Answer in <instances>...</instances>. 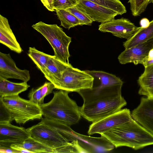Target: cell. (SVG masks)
<instances>
[{
	"instance_id": "obj_1",
	"label": "cell",
	"mask_w": 153,
	"mask_h": 153,
	"mask_svg": "<svg viewBox=\"0 0 153 153\" xmlns=\"http://www.w3.org/2000/svg\"><path fill=\"white\" fill-rule=\"evenodd\" d=\"M100 134L116 148L126 146L137 150L153 145V135L132 117L126 123Z\"/></svg>"
},
{
	"instance_id": "obj_2",
	"label": "cell",
	"mask_w": 153,
	"mask_h": 153,
	"mask_svg": "<svg viewBox=\"0 0 153 153\" xmlns=\"http://www.w3.org/2000/svg\"><path fill=\"white\" fill-rule=\"evenodd\" d=\"M54 91L49 102L40 105L45 118L56 120L71 126L81 119L80 107L68 95V92L61 90Z\"/></svg>"
},
{
	"instance_id": "obj_3",
	"label": "cell",
	"mask_w": 153,
	"mask_h": 153,
	"mask_svg": "<svg viewBox=\"0 0 153 153\" xmlns=\"http://www.w3.org/2000/svg\"><path fill=\"white\" fill-rule=\"evenodd\" d=\"M86 71L94 78L91 88L77 92L82 97L84 104L121 96L123 81L114 75L100 71Z\"/></svg>"
},
{
	"instance_id": "obj_4",
	"label": "cell",
	"mask_w": 153,
	"mask_h": 153,
	"mask_svg": "<svg viewBox=\"0 0 153 153\" xmlns=\"http://www.w3.org/2000/svg\"><path fill=\"white\" fill-rule=\"evenodd\" d=\"M27 129L31 137L51 149L53 153H79L73 143L40 122Z\"/></svg>"
},
{
	"instance_id": "obj_5",
	"label": "cell",
	"mask_w": 153,
	"mask_h": 153,
	"mask_svg": "<svg viewBox=\"0 0 153 153\" xmlns=\"http://www.w3.org/2000/svg\"><path fill=\"white\" fill-rule=\"evenodd\" d=\"M32 27L41 33L51 45L54 56L62 62L70 64L69 47L71 38L56 24H48L42 21L33 25Z\"/></svg>"
},
{
	"instance_id": "obj_6",
	"label": "cell",
	"mask_w": 153,
	"mask_h": 153,
	"mask_svg": "<svg viewBox=\"0 0 153 153\" xmlns=\"http://www.w3.org/2000/svg\"><path fill=\"white\" fill-rule=\"evenodd\" d=\"M0 101L10 113L16 122L24 124L28 121L41 119L42 114L40 105L19 95L0 98Z\"/></svg>"
},
{
	"instance_id": "obj_7",
	"label": "cell",
	"mask_w": 153,
	"mask_h": 153,
	"mask_svg": "<svg viewBox=\"0 0 153 153\" xmlns=\"http://www.w3.org/2000/svg\"><path fill=\"white\" fill-rule=\"evenodd\" d=\"M127 102L122 96L83 104L80 107L81 116L94 122L116 112L126 106Z\"/></svg>"
},
{
	"instance_id": "obj_8",
	"label": "cell",
	"mask_w": 153,
	"mask_h": 153,
	"mask_svg": "<svg viewBox=\"0 0 153 153\" xmlns=\"http://www.w3.org/2000/svg\"><path fill=\"white\" fill-rule=\"evenodd\" d=\"M94 81V77L86 71H81L71 66L62 72L61 80L56 88L69 92H77L91 88Z\"/></svg>"
},
{
	"instance_id": "obj_9",
	"label": "cell",
	"mask_w": 153,
	"mask_h": 153,
	"mask_svg": "<svg viewBox=\"0 0 153 153\" xmlns=\"http://www.w3.org/2000/svg\"><path fill=\"white\" fill-rule=\"evenodd\" d=\"M132 118L129 109L125 108L92 123L89 126L88 133L89 135L100 134L110 129L124 124Z\"/></svg>"
},
{
	"instance_id": "obj_10",
	"label": "cell",
	"mask_w": 153,
	"mask_h": 153,
	"mask_svg": "<svg viewBox=\"0 0 153 153\" xmlns=\"http://www.w3.org/2000/svg\"><path fill=\"white\" fill-rule=\"evenodd\" d=\"M141 28L136 26L128 19L122 18L101 23L98 29L102 32L110 33L116 37L128 40Z\"/></svg>"
},
{
	"instance_id": "obj_11",
	"label": "cell",
	"mask_w": 153,
	"mask_h": 153,
	"mask_svg": "<svg viewBox=\"0 0 153 153\" xmlns=\"http://www.w3.org/2000/svg\"><path fill=\"white\" fill-rule=\"evenodd\" d=\"M27 129L11 124L0 123V147H10L13 144L21 143L30 137Z\"/></svg>"
},
{
	"instance_id": "obj_12",
	"label": "cell",
	"mask_w": 153,
	"mask_h": 153,
	"mask_svg": "<svg viewBox=\"0 0 153 153\" xmlns=\"http://www.w3.org/2000/svg\"><path fill=\"white\" fill-rule=\"evenodd\" d=\"M153 49V37L144 42L128 49H126L119 56L120 63L125 64L132 63L135 65L143 64L144 59Z\"/></svg>"
},
{
	"instance_id": "obj_13",
	"label": "cell",
	"mask_w": 153,
	"mask_h": 153,
	"mask_svg": "<svg viewBox=\"0 0 153 153\" xmlns=\"http://www.w3.org/2000/svg\"><path fill=\"white\" fill-rule=\"evenodd\" d=\"M132 117L153 135V97H142L131 113Z\"/></svg>"
},
{
	"instance_id": "obj_14",
	"label": "cell",
	"mask_w": 153,
	"mask_h": 153,
	"mask_svg": "<svg viewBox=\"0 0 153 153\" xmlns=\"http://www.w3.org/2000/svg\"><path fill=\"white\" fill-rule=\"evenodd\" d=\"M0 77L4 79H14L27 82L30 79L29 71L21 70L16 65L10 53L0 52Z\"/></svg>"
},
{
	"instance_id": "obj_15",
	"label": "cell",
	"mask_w": 153,
	"mask_h": 153,
	"mask_svg": "<svg viewBox=\"0 0 153 153\" xmlns=\"http://www.w3.org/2000/svg\"><path fill=\"white\" fill-rule=\"evenodd\" d=\"M78 7L86 12L93 22L101 23L114 19L118 14L114 11L86 0H78Z\"/></svg>"
},
{
	"instance_id": "obj_16",
	"label": "cell",
	"mask_w": 153,
	"mask_h": 153,
	"mask_svg": "<svg viewBox=\"0 0 153 153\" xmlns=\"http://www.w3.org/2000/svg\"><path fill=\"white\" fill-rule=\"evenodd\" d=\"M71 66V64L65 63L54 55H51L43 74L48 80L54 84L56 88L61 80L62 72Z\"/></svg>"
},
{
	"instance_id": "obj_17",
	"label": "cell",
	"mask_w": 153,
	"mask_h": 153,
	"mask_svg": "<svg viewBox=\"0 0 153 153\" xmlns=\"http://www.w3.org/2000/svg\"><path fill=\"white\" fill-rule=\"evenodd\" d=\"M0 42L18 53L23 51L11 29L7 19L0 15Z\"/></svg>"
},
{
	"instance_id": "obj_18",
	"label": "cell",
	"mask_w": 153,
	"mask_h": 153,
	"mask_svg": "<svg viewBox=\"0 0 153 153\" xmlns=\"http://www.w3.org/2000/svg\"><path fill=\"white\" fill-rule=\"evenodd\" d=\"M30 87L27 82L15 83L0 77V98L19 95L27 90Z\"/></svg>"
},
{
	"instance_id": "obj_19",
	"label": "cell",
	"mask_w": 153,
	"mask_h": 153,
	"mask_svg": "<svg viewBox=\"0 0 153 153\" xmlns=\"http://www.w3.org/2000/svg\"><path fill=\"white\" fill-rule=\"evenodd\" d=\"M153 37V20L149 26L141 28L131 38L123 43V46L128 49L144 42Z\"/></svg>"
},
{
	"instance_id": "obj_20",
	"label": "cell",
	"mask_w": 153,
	"mask_h": 153,
	"mask_svg": "<svg viewBox=\"0 0 153 153\" xmlns=\"http://www.w3.org/2000/svg\"><path fill=\"white\" fill-rule=\"evenodd\" d=\"M27 55L43 73L51 55L40 51L34 47H30Z\"/></svg>"
},
{
	"instance_id": "obj_21",
	"label": "cell",
	"mask_w": 153,
	"mask_h": 153,
	"mask_svg": "<svg viewBox=\"0 0 153 153\" xmlns=\"http://www.w3.org/2000/svg\"><path fill=\"white\" fill-rule=\"evenodd\" d=\"M58 19L60 21L61 26L69 30L71 28L79 25L77 18L67 9L55 10Z\"/></svg>"
},
{
	"instance_id": "obj_22",
	"label": "cell",
	"mask_w": 153,
	"mask_h": 153,
	"mask_svg": "<svg viewBox=\"0 0 153 153\" xmlns=\"http://www.w3.org/2000/svg\"><path fill=\"white\" fill-rule=\"evenodd\" d=\"M33 153H53V150L31 137L23 143L13 144Z\"/></svg>"
},
{
	"instance_id": "obj_23",
	"label": "cell",
	"mask_w": 153,
	"mask_h": 153,
	"mask_svg": "<svg viewBox=\"0 0 153 153\" xmlns=\"http://www.w3.org/2000/svg\"><path fill=\"white\" fill-rule=\"evenodd\" d=\"M113 10L119 15L126 13L125 6L119 0H86Z\"/></svg>"
},
{
	"instance_id": "obj_24",
	"label": "cell",
	"mask_w": 153,
	"mask_h": 153,
	"mask_svg": "<svg viewBox=\"0 0 153 153\" xmlns=\"http://www.w3.org/2000/svg\"><path fill=\"white\" fill-rule=\"evenodd\" d=\"M66 9L77 18L79 22L80 25H91L93 22L91 19L86 12L76 5Z\"/></svg>"
},
{
	"instance_id": "obj_25",
	"label": "cell",
	"mask_w": 153,
	"mask_h": 153,
	"mask_svg": "<svg viewBox=\"0 0 153 153\" xmlns=\"http://www.w3.org/2000/svg\"><path fill=\"white\" fill-rule=\"evenodd\" d=\"M137 82L140 87L153 85V64L145 67L144 71L139 77Z\"/></svg>"
},
{
	"instance_id": "obj_26",
	"label": "cell",
	"mask_w": 153,
	"mask_h": 153,
	"mask_svg": "<svg viewBox=\"0 0 153 153\" xmlns=\"http://www.w3.org/2000/svg\"><path fill=\"white\" fill-rule=\"evenodd\" d=\"M151 0H129L130 10L134 16H139L146 10Z\"/></svg>"
},
{
	"instance_id": "obj_27",
	"label": "cell",
	"mask_w": 153,
	"mask_h": 153,
	"mask_svg": "<svg viewBox=\"0 0 153 153\" xmlns=\"http://www.w3.org/2000/svg\"><path fill=\"white\" fill-rule=\"evenodd\" d=\"M78 2V0H54V9H66L77 5Z\"/></svg>"
},
{
	"instance_id": "obj_28",
	"label": "cell",
	"mask_w": 153,
	"mask_h": 153,
	"mask_svg": "<svg viewBox=\"0 0 153 153\" xmlns=\"http://www.w3.org/2000/svg\"><path fill=\"white\" fill-rule=\"evenodd\" d=\"M0 123H11L13 120L7 108L0 101Z\"/></svg>"
},
{
	"instance_id": "obj_29",
	"label": "cell",
	"mask_w": 153,
	"mask_h": 153,
	"mask_svg": "<svg viewBox=\"0 0 153 153\" xmlns=\"http://www.w3.org/2000/svg\"><path fill=\"white\" fill-rule=\"evenodd\" d=\"M42 86L36 88H33L29 92L28 97L29 100L33 103L39 105H41V98Z\"/></svg>"
},
{
	"instance_id": "obj_30",
	"label": "cell",
	"mask_w": 153,
	"mask_h": 153,
	"mask_svg": "<svg viewBox=\"0 0 153 153\" xmlns=\"http://www.w3.org/2000/svg\"><path fill=\"white\" fill-rule=\"evenodd\" d=\"M55 88L54 84L50 82H46L42 85L40 100L41 105L44 103V100L45 97L51 93Z\"/></svg>"
},
{
	"instance_id": "obj_31",
	"label": "cell",
	"mask_w": 153,
	"mask_h": 153,
	"mask_svg": "<svg viewBox=\"0 0 153 153\" xmlns=\"http://www.w3.org/2000/svg\"><path fill=\"white\" fill-rule=\"evenodd\" d=\"M138 94L146 97H153V85L146 87H140Z\"/></svg>"
},
{
	"instance_id": "obj_32",
	"label": "cell",
	"mask_w": 153,
	"mask_h": 153,
	"mask_svg": "<svg viewBox=\"0 0 153 153\" xmlns=\"http://www.w3.org/2000/svg\"><path fill=\"white\" fill-rule=\"evenodd\" d=\"M44 6L49 11H55L54 7V0H40Z\"/></svg>"
},
{
	"instance_id": "obj_33",
	"label": "cell",
	"mask_w": 153,
	"mask_h": 153,
	"mask_svg": "<svg viewBox=\"0 0 153 153\" xmlns=\"http://www.w3.org/2000/svg\"><path fill=\"white\" fill-rule=\"evenodd\" d=\"M11 148L16 151L18 153H31V152L22 147L17 146L15 144H12L10 147Z\"/></svg>"
},
{
	"instance_id": "obj_34",
	"label": "cell",
	"mask_w": 153,
	"mask_h": 153,
	"mask_svg": "<svg viewBox=\"0 0 153 153\" xmlns=\"http://www.w3.org/2000/svg\"><path fill=\"white\" fill-rule=\"evenodd\" d=\"M0 152L1 153H18L15 150L10 147H0Z\"/></svg>"
},
{
	"instance_id": "obj_35",
	"label": "cell",
	"mask_w": 153,
	"mask_h": 153,
	"mask_svg": "<svg viewBox=\"0 0 153 153\" xmlns=\"http://www.w3.org/2000/svg\"><path fill=\"white\" fill-rule=\"evenodd\" d=\"M150 22L148 19L144 18L140 20V23L141 27L143 28H146L149 26Z\"/></svg>"
},
{
	"instance_id": "obj_36",
	"label": "cell",
	"mask_w": 153,
	"mask_h": 153,
	"mask_svg": "<svg viewBox=\"0 0 153 153\" xmlns=\"http://www.w3.org/2000/svg\"><path fill=\"white\" fill-rule=\"evenodd\" d=\"M152 59H153V49L150 50L148 56L144 59L143 64L146 60H151Z\"/></svg>"
},
{
	"instance_id": "obj_37",
	"label": "cell",
	"mask_w": 153,
	"mask_h": 153,
	"mask_svg": "<svg viewBox=\"0 0 153 153\" xmlns=\"http://www.w3.org/2000/svg\"><path fill=\"white\" fill-rule=\"evenodd\" d=\"M153 64V59L151 60H146L143 64V65L144 67Z\"/></svg>"
},
{
	"instance_id": "obj_38",
	"label": "cell",
	"mask_w": 153,
	"mask_h": 153,
	"mask_svg": "<svg viewBox=\"0 0 153 153\" xmlns=\"http://www.w3.org/2000/svg\"><path fill=\"white\" fill-rule=\"evenodd\" d=\"M150 3H152L153 4V0H150Z\"/></svg>"
}]
</instances>
